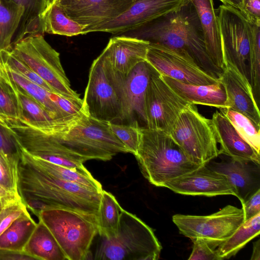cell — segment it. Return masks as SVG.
Returning <instances> with one entry per match:
<instances>
[{
  "instance_id": "11",
  "label": "cell",
  "mask_w": 260,
  "mask_h": 260,
  "mask_svg": "<svg viewBox=\"0 0 260 260\" xmlns=\"http://www.w3.org/2000/svg\"><path fill=\"white\" fill-rule=\"evenodd\" d=\"M17 144L29 154L73 170L88 171L83 164L87 160L74 152L57 138L18 121H9Z\"/></svg>"
},
{
  "instance_id": "22",
  "label": "cell",
  "mask_w": 260,
  "mask_h": 260,
  "mask_svg": "<svg viewBox=\"0 0 260 260\" xmlns=\"http://www.w3.org/2000/svg\"><path fill=\"white\" fill-rule=\"evenodd\" d=\"M152 69L145 60L137 64L125 77L126 112L123 123L137 121V117L146 126L144 100Z\"/></svg>"
},
{
  "instance_id": "5",
  "label": "cell",
  "mask_w": 260,
  "mask_h": 260,
  "mask_svg": "<svg viewBox=\"0 0 260 260\" xmlns=\"http://www.w3.org/2000/svg\"><path fill=\"white\" fill-rule=\"evenodd\" d=\"M102 237L93 259L157 260L162 246L153 230L136 215L123 209L116 235Z\"/></svg>"
},
{
  "instance_id": "1",
  "label": "cell",
  "mask_w": 260,
  "mask_h": 260,
  "mask_svg": "<svg viewBox=\"0 0 260 260\" xmlns=\"http://www.w3.org/2000/svg\"><path fill=\"white\" fill-rule=\"evenodd\" d=\"M120 35L178 51L193 59L204 71L215 77L219 78L222 73L207 52L201 24L189 2L177 11Z\"/></svg>"
},
{
  "instance_id": "27",
  "label": "cell",
  "mask_w": 260,
  "mask_h": 260,
  "mask_svg": "<svg viewBox=\"0 0 260 260\" xmlns=\"http://www.w3.org/2000/svg\"><path fill=\"white\" fill-rule=\"evenodd\" d=\"M23 250L35 259H67L53 235L40 220H39Z\"/></svg>"
},
{
  "instance_id": "39",
  "label": "cell",
  "mask_w": 260,
  "mask_h": 260,
  "mask_svg": "<svg viewBox=\"0 0 260 260\" xmlns=\"http://www.w3.org/2000/svg\"><path fill=\"white\" fill-rule=\"evenodd\" d=\"M0 57L7 66L16 72L40 85L49 92L55 93L48 84L27 65L17 58L11 50L0 51Z\"/></svg>"
},
{
  "instance_id": "28",
  "label": "cell",
  "mask_w": 260,
  "mask_h": 260,
  "mask_svg": "<svg viewBox=\"0 0 260 260\" xmlns=\"http://www.w3.org/2000/svg\"><path fill=\"white\" fill-rule=\"evenodd\" d=\"M23 11L14 44L32 34L44 35L42 20L52 1L51 0H8Z\"/></svg>"
},
{
  "instance_id": "6",
  "label": "cell",
  "mask_w": 260,
  "mask_h": 260,
  "mask_svg": "<svg viewBox=\"0 0 260 260\" xmlns=\"http://www.w3.org/2000/svg\"><path fill=\"white\" fill-rule=\"evenodd\" d=\"M34 214L51 232L67 259H89L90 246L98 234L95 217L62 208Z\"/></svg>"
},
{
  "instance_id": "4",
  "label": "cell",
  "mask_w": 260,
  "mask_h": 260,
  "mask_svg": "<svg viewBox=\"0 0 260 260\" xmlns=\"http://www.w3.org/2000/svg\"><path fill=\"white\" fill-rule=\"evenodd\" d=\"M125 77L113 68L102 52L89 70L83 99L85 113L104 121L123 123L126 112Z\"/></svg>"
},
{
  "instance_id": "42",
  "label": "cell",
  "mask_w": 260,
  "mask_h": 260,
  "mask_svg": "<svg viewBox=\"0 0 260 260\" xmlns=\"http://www.w3.org/2000/svg\"><path fill=\"white\" fill-rule=\"evenodd\" d=\"M0 153L6 154H18L19 149L11 128L0 124Z\"/></svg>"
},
{
  "instance_id": "48",
  "label": "cell",
  "mask_w": 260,
  "mask_h": 260,
  "mask_svg": "<svg viewBox=\"0 0 260 260\" xmlns=\"http://www.w3.org/2000/svg\"><path fill=\"white\" fill-rule=\"evenodd\" d=\"M223 5H228L234 7L240 10L242 0H219Z\"/></svg>"
},
{
  "instance_id": "32",
  "label": "cell",
  "mask_w": 260,
  "mask_h": 260,
  "mask_svg": "<svg viewBox=\"0 0 260 260\" xmlns=\"http://www.w3.org/2000/svg\"><path fill=\"white\" fill-rule=\"evenodd\" d=\"M23 11L8 0H0V51L11 50Z\"/></svg>"
},
{
  "instance_id": "34",
  "label": "cell",
  "mask_w": 260,
  "mask_h": 260,
  "mask_svg": "<svg viewBox=\"0 0 260 260\" xmlns=\"http://www.w3.org/2000/svg\"><path fill=\"white\" fill-rule=\"evenodd\" d=\"M248 23V76L255 101L258 106L260 95V25L249 21Z\"/></svg>"
},
{
  "instance_id": "50",
  "label": "cell",
  "mask_w": 260,
  "mask_h": 260,
  "mask_svg": "<svg viewBox=\"0 0 260 260\" xmlns=\"http://www.w3.org/2000/svg\"><path fill=\"white\" fill-rule=\"evenodd\" d=\"M52 2V1H57V0H51Z\"/></svg>"
},
{
  "instance_id": "18",
  "label": "cell",
  "mask_w": 260,
  "mask_h": 260,
  "mask_svg": "<svg viewBox=\"0 0 260 260\" xmlns=\"http://www.w3.org/2000/svg\"><path fill=\"white\" fill-rule=\"evenodd\" d=\"M225 156L220 161H209L206 165L226 177L243 204L260 189V163Z\"/></svg>"
},
{
  "instance_id": "12",
  "label": "cell",
  "mask_w": 260,
  "mask_h": 260,
  "mask_svg": "<svg viewBox=\"0 0 260 260\" xmlns=\"http://www.w3.org/2000/svg\"><path fill=\"white\" fill-rule=\"evenodd\" d=\"M190 105L152 68L144 100L145 127L169 134L180 113Z\"/></svg>"
},
{
  "instance_id": "35",
  "label": "cell",
  "mask_w": 260,
  "mask_h": 260,
  "mask_svg": "<svg viewBox=\"0 0 260 260\" xmlns=\"http://www.w3.org/2000/svg\"><path fill=\"white\" fill-rule=\"evenodd\" d=\"M0 113L9 121L20 120L23 115L20 103L12 83L0 59Z\"/></svg>"
},
{
  "instance_id": "15",
  "label": "cell",
  "mask_w": 260,
  "mask_h": 260,
  "mask_svg": "<svg viewBox=\"0 0 260 260\" xmlns=\"http://www.w3.org/2000/svg\"><path fill=\"white\" fill-rule=\"evenodd\" d=\"M188 2V0H136L117 18L102 24L85 27L83 30V35L94 31L122 34L177 11Z\"/></svg>"
},
{
  "instance_id": "41",
  "label": "cell",
  "mask_w": 260,
  "mask_h": 260,
  "mask_svg": "<svg viewBox=\"0 0 260 260\" xmlns=\"http://www.w3.org/2000/svg\"><path fill=\"white\" fill-rule=\"evenodd\" d=\"M192 241L193 246L189 260H219L216 250L207 242L200 239Z\"/></svg>"
},
{
  "instance_id": "7",
  "label": "cell",
  "mask_w": 260,
  "mask_h": 260,
  "mask_svg": "<svg viewBox=\"0 0 260 260\" xmlns=\"http://www.w3.org/2000/svg\"><path fill=\"white\" fill-rule=\"evenodd\" d=\"M87 160L107 161L119 153H128L112 131L110 122L83 114L63 134L55 137Z\"/></svg>"
},
{
  "instance_id": "16",
  "label": "cell",
  "mask_w": 260,
  "mask_h": 260,
  "mask_svg": "<svg viewBox=\"0 0 260 260\" xmlns=\"http://www.w3.org/2000/svg\"><path fill=\"white\" fill-rule=\"evenodd\" d=\"M164 187L177 193L188 196H236V192L226 177L206 165L167 181Z\"/></svg>"
},
{
  "instance_id": "21",
  "label": "cell",
  "mask_w": 260,
  "mask_h": 260,
  "mask_svg": "<svg viewBox=\"0 0 260 260\" xmlns=\"http://www.w3.org/2000/svg\"><path fill=\"white\" fill-rule=\"evenodd\" d=\"M211 120L217 142L220 144V154L260 163V153L241 136L223 114L216 111Z\"/></svg>"
},
{
  "instance_id": "23",
  "label": "cell",
  "mask_w": 260,
  "mask_h": 260,
  "mask_svg": "<svg viewBox=\"0 0 260 260\" xmlns=\"http://www.w3.org/2000/svg\"><path fill=\"white\" fill-rule=\"evenodd\" d=\"M160 76L180 97L190 104L219 109L228 108L225 90L220 81L212 84L198 85L184 83L166 76Z\"/></svg>"
},
{
  "instance_id": "49",
  "label": "cell",
  "mask_w": 260,
  "mask_h": 260,
  "mask_svg": "<svg viewBox=\"0 0 260 260\" xmlns=\"http://www.w3.org/2000/svg\"><path fill=\"white\" fill-rule=\"evenodd\" d=\"M8 119L0 113V124L4 127L10 128L8 125Z\"/></svg>"
},
{
  "instance_id": "47",
  "label": "cell",
  "mask_w": 260,
  "mask_h": 260,
  "mask_svg": "<svg viewBox=\"0 0 260 260\" xmlns=\"http://www.w3.org/2000/svg\"><path fill=\"white\" fill-rule=\"evenodd\" d=\"M251 260L260 259V240L258 239L253 243V251L250 258Z\"/></svg>"
},
{
  "instance_id": "10",
  "label": "cell",
  "mask_w": 260,
  "mask_h": 260,
  "mask_svg": "<svg viewBox=\"0 0 260 260\" xmlns=\"http://www.w3.org/2000/svg\"><path fill=\"white\" fill-rule=\"evenodd\" d=\"M172 220L184 236L202 239L215 249L238 229L244 218L242 208L229 205L208 215L175 214Z\"/></svg>"
},
{
  "instance_id": "38",
  "label": "cell",
  "mask_w": 260,
  "mask_h": 260,
  "mask_svg": "<svg viewBox=\"0 0 260 260\" xmlns=\"http://www.w3.org/2000/svg\"><path fill=\"white\" fill-rule=\"evenodd\" d=\"M112 131L128 151L135 155L140 138V127L137 121L128 123H110Z\"/></svg>"
},
{
  "instance_id": "24",
  "label": "cell",
  "mask_w": 260,
  "mask_h": 260,
  "mask_svg": "<svg viewBox=\"0 0 260 260\" xmlns=\"http://www.w3.org/2000/svg\"><path fill=\"white\" fill-rule=\"evenodd\" d=\"M192 5L203 32L206 50L214 64L223 70L224 59L213 0H188Z\"/></svg>"
},
{
  "instance_id": "45",
  "label": "cell",
  "mask_w": 260,
  "mask_h": 260,
  "mask_svg": "<svg viewBox=\"0 0 260 260\" xmlns=\"http://www.w3.org/2000/svg\"><path fill=\"white\" fill-rule=\"evenodd\" d=\"M23 250L0 249V260H35Z\"/></svg>"
},
{
  "instance_id": "30",
  "label": "cell",
  "mask_w": 260,
  "mask_h": 260,
  "mask_svg": "<svg viewBox=\"0 0 260 260\" xmlns=\"http://www.w3.org/2000/svg\"><path fill=\"white\" fill-rule=\"evenodd\" d=\"M123 209L112 193L103 190L96 216L98 234L101 237L109 238L116 235Z\"/></svg>"
},
{
  "instance_id": "40",
  "label": "cell",
  "mask_w": 260,
  "mask_h": 260,
  "mask_svg": "<svg viewBox=\"0 0 260 260\" xmlns=\"http://www.w3.org/2000/svg\"><path fill=\"white\" fill-rule=\"evenodd\" d=\"M29 213L22 200L17 201L0 210V236L17 219Z\"/></svg>"
},
{
  "instance_id": "44",
  "label": "cell",
  "mask_w": 260,
  "mask_h": 260,
  "mask_svg": "<svg viewBox=\"0 0 260 260\" xmlns=\"http://www.w3.org/2000/svg\"><path fill=\"white\" fill-rule=\"evenodd\" d=\"M241 204L244 221L260 213V189Z\"/></svg>"
},
{
  "instance_id": "14",
  "label": "cell",
  "mask_w": 260,
  "mask_h": 260,
  "mask_svg": "<svg viewBox=\"0 0 260 260\" xmlns=\"http://www.w3.org/2000/svg\"><path fill=\"white\" fill-rule=\"evenodd\" d=\"M146 60L160 75L192 85H210L219 78L209 74L194 60L163 45L150 43Z\"/></svg>"
},
{
  "instance_id": "29",
  "label": "cell",
  "mask_w": 260,
  "mask_h": 260,
  "mask_svg": "<svg viewBox=\"0 0 260 260\" xmlns=\"http://www.w3.org/2000/svg\"><path fill=\"white\" fill-rule=\"evenodd\" d=\"M260 213L245 221L216 249L219 260L235 255L246 244L259 235Z\"/></svg>"
},
{
  "instance_id": "13",
  "label": "cell",
  "mask_w": 260,
  "mask_h": 260,
  "mask_svg": "<svg viewBox=\"0 0 260 260\" xmlns=\"http://www.w3.org/2000/svg\"><path fill=\"white\" fill-rule=\"evenodd\" d=\"M216 12L224 63V60L231 62L249 80L248 21L232 6L220 5Z\"/></svg>"
},
{
  "instance_id": "31",
  "label": "cell",
  "mask_w": 260,
  "mask_h": 260,
  "mask_svg": "<svg viewBox=\"0 0 260 260\" xmlns=\"http://www.w3.org/2000/svg\"><path fill=\"white\" fill-rule=\"evenodd\" d=\"M44 33L72 37L83 35L85 26L69 17L56 1H52L42 20Z\"/></svg>"
},
{
  "instance_id": "17",
  "label": "cell",
  "mask_w": 260,
  "mask_h": 260,
  "mask_svg": "<svg viewBox=\"0 0 260 260\" xmlns=\"http://www.w3.org/2000/svg\"><path fill=\"white\" fill-rule=\"evenodd\" d=\"M136 0H57L66 14L90 27L111 21L126 11Z\"/></svg>"
},
{
  "instance_id": "3",
  "label": "cell",
  "mask_w": 260,
  "mask_h": 260,
  "mask_svg": "<svg viewBox=\"0 0 260 260\" xmlns=\"http://www.w3.org/2000/svg\"><path fill=\"white\" fill-rule=\"evenodd\" d=\"M134 155L143 176L157 187L202 166L192 161L168 133L146 127H140Z\"/></svg>"
},
{
  "instance_id": "36",
  "label": "cell",
  "mask_w": 260,
  "mask_h": 260,
  "mask_svg": "<svg viewBox=\"0 0 260 260\" xmlns=\"http://www.w3.org/2000/svg\"><path fill=\"white\" fill-rule=\"evenodd\" d=\"M228 119L241 136L260 153V124L231 108L219 109Z\"/></svg>"
},
{
  "instance_id": "20",
  "label": "cell",
  "mask_w": 260,
  "mask_h": 260,
  "mask_svg": "<svg viewBox=\"0 0 260 260\" xmlns=\"http://www.w3.org/2000/svg\"><path fill=\"white\" fill-rule=\"evenodd\" d=\"M149 42L117 35L111 38L102 51L113 68L126 76L139 63L145 61Z\"/></svg>"
},
{
  "instance_id": "2",
  "label": "cell",
  "mask_w": 260,
  "mask_h": 260,
  "mask_svg": "<svg viewBox=\"0 0 260 260\" xmlns=\"http://www.w3.org/2000/svg\"><path fill=\"white\" fill-rule=\"evenodd\" d=\"M18 190L23 203L42 202L95 217L102 192L60 179L33 166L19 155Z\"/></svg>"
},
{
  "instance_id": "46",
  "label": "cell",
  "mask_w": 260,
  "mask_h": 260,
  "mask_svg": "<svg viewBox=\"0 0 260 260\" xmlns=\"http://www.w3.org/2000/svg\"><path fill=\"white\" fill-rule=\"evenodd\" d=\"M22 199L19 194L12 192L0 185V210Z\"/></svg>"
},
{
  "instance_id": "26",
  "label": "cell",
  "mask_w": 260,
  "mask_h": 260,
  "mask_svg": "<svg viewBox=\"0 0 260 260\" xmlns=\"http://www.w3.org/2000/svg\"><path fill=\"white\" fill-rule=\"evenodd\" d=\"M19 149L20 156L38 169L60 179L77 183L99 192H102L103 189L101 184L88 171L73 170L35 157L19 147Z\"/></svg>"
},
{
  "instance_id": "43",
  "label": "cell",
  "mask_w": 260,
  "mask_h": 260,
  "mask_svg": "<svg viewBox=\"0 0 260 260\" xmlns=\"http://www.w3.org/2000/svg\"><path fill=\"white\" fill-rule=\"evenodd\" d=\"M239 11L248 21L260 25V0H242Z\"/></svg>"
},
{
  "instance_id": "19",
  "label": "cell",
  "mask_w": 260,
  "mask_h": 260,
  "mask_svg": "<svg viewBox=\"0 0 260 260\" xmlns=\"http://www.w3.org/2000/svg\"><path fill=\"white\" fill-rule=\"evenodd\" d=\"M226 94L227 105L260 124V113L250 83L233 64L224 60L219 78Z\"/></svg>"
},
{
  "instance_id": "37",
  "label": "cell",
  "mask_w": 260,
  "mask_h": 260,
  "mask_svg": "<svg viewBox=\"0 0 260 260\" xmlns=\"http://www.w3.org/2000/svg\"><path fill=\"white\" fill-rule=\"evenodd\" d=\"M19 154H6L0 153V185L7 190L16 194H19Z\"/></svg>"
},
{
  "instance_id": "25",
  "label": "cell",
  "mask_w": 260,
  "mask_h": 260,
  "mask_svg": "<svg viewBox=\"0 0 260 260\" xmlns=\"http://www.w3.org/2000/svg\"><path fill=\"white\" fill-rule=\"evenodd\" d=\"M0 59L3 68L9 77L31 98L41 104L56 120L71 124L79 117H73L66 114L53 100L52 93L40 85L16 72Z\"/></svg>"
},
{
  "instance_id": "9",
  "label": "cell",
  "mask_w": 260,
  "mask_h": 260,
  "mask_svg": "<svg viewBox=\"0 0 260 260\" xmlns=\"http://www.w3.org/2000/svg\"><path fill=\"white\" fill-rule=\"evenodd\" d=\"M193 162L203 166L220 155L211 119L190 104L179 115L169 134Z\"/></svg>"
},
{
  "instance_id": "8",
  "label": "cell",
  "mask_w": 260,
  "mask_h": 260,
  "mask_svg": "<svg viewBox=\"0 0 260 260\" xmlns=\"http://www.w3.org/2000/svg\"><path fill=\"white\" fill-rule=\"evenodd\" d=\"M11 51L56 93L75 101H82L71 87L61 65L59 53L46 42L43 34H32L22 38L13 45Z\"/></svg>"
},
{
  "instance_id": "33",
  "label": "cell",
  "mask_w": 260,
  "mask_h": 260,
  "mask_svg": "<svg viewBox=\"0 0 260 260\" xmlns=\"http://www.w3.org/2000/svg\"><path fill=\"white\" fill-rule=\"evenodd\" d=\"M37 223L29 213L18 219L0 236V249L23 250Z\"/></svg>"
}]
</instances>
